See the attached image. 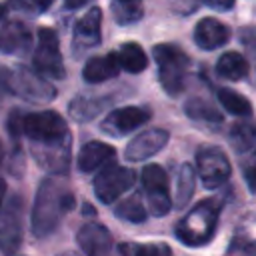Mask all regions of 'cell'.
Masks as SVG:
<instances>
[{"label":"cell","mask_w":256,"mask_h":256,"mask_svg":"<svg viewBox=\"0 0 256 256\" xmlns=\"http://www.w3.org/2000/svg\"><path fill=\"white\" fill-rule=\"evenodd\" d=\"M222 202L220 198H208L198 202L176 226V236L186 246H202L212 240L218 224Z\"/></svg>","instance_id":"6da1fadb"},{"label":"cell","mask_w":256,"mask_h":256,"mask_svg":"<svg viewBox=\"0 0 256 256\" xmlns=\"http://www.w3.org/2000/svg\"><path fill=\"white\" fill-rule=\"evenodd\" d=\"M72 208H74V194L52 178L44 180L38 190V200L34 210V228L38 230V234L52 230L58 224L60 216Z\"/></svg>","instance_id":"7a4b0ae2"},{"label":"cell","mask_w":256,"mask_h":256,"mask_svg":"<svg viewBox=\"0 0 256 256\" xmlns=\"http://www.w3.org/2000/svg\"><path fill=\"white\" fill-rule=\"evenodd\" d=\"M152 56L158 64V78L162 88L170 96L180 94L184 90L190 68V58L186 56V52L174 44H158L154 46Z\"/></svg>","instance_id":"3957f363"},{"label":"cell","mask_w":256,"mask_h":256,"mask_svg":"<svg viewBox=\"0 0 256 256\" xmlns=\"http://www.w3.org/2000/svg\"><path fill=\"white\" fill-rule=\"evenodd\" d=\"M0 84L30 102H48L56 96V88L46 82L40 74L30 72L26 68H16V70H0Z\"/></svg>","instance_id":"277c9868"},{"label":"cell","mask_w":256,"mask_h":256,"mask_svg":"<svg viewBox=\"0 0 256 256\" xmlns=\"http://www.w3.org/2000/svg\"><path fill=\"white\" fill-rule=\"evenodd\" d=\"M20 132L32 142H56L70 136L64 118L54 110L24 114L20 118Z\"/></svg>","instance_id":"5b68a950"},{"label":"cell","mask_w":256,"mask_h":256,"mask_svg":"<svg viewBox=\"0 0 256 256\" xmlns=\"http://www.w3.org/2000/svg\"><path fill=\"white\" fill-rule=\"evenodd\" d=\"M34 70L50 80H62L64 78V62L60 54L58 36L52 28H40L38 30V44L32 54Z\"/></svg>","instance_id":"8992f818"},{"label":"cell","mask_w":256,"mask_h":256,"mask_svg":"<svg viewBox=\"0 0 256 256\" xmlns=\"http://www.w3.org/2000/svg\"><path fill=\"white\" fill-rule=\"evenodd\" d=\"M134 184V172L118 164H106L94 178V194L100 202L112 204Z\"/></svg>","instance_id":"52a82bcc"},{"label":"cell","mask_w":256,"mask_h":256,"mask_svg":"<svg viewBox=\"0 0 256 256\" xmlns=\"http://www.w3.org/2000/svg\"><path fill=\"white\" fill-rule=\"evenodd\" d=\"M142 188L146 192L148 210L154 216H166L172 208L168 192V176L158 164H148L142 170Z\"/></svg>","instance_id":"ba28073f"},{"label":"cell","mask_w":256,"mask_h":256,"mask_svg":"<svg viewBox=\"0 0 256 256\" xmlns=\"http://www.w3.org/2000/svg\"><path fill=\"white\" fill-rule=\"evenodd\" d=\"M196 168L206 188H218L230 178V162L220 148L204 146L196 154Z\"/></svg>","instance_id":"9c48e42d"},{"label":"cell","mask_w":256,"mask_h":256,"mask_svg":"<svg viewBox=\"0 0 256 256\" xmlns=\"http://www.w3.org/2000/svg\"><path fill=\"white\" fill-rule=\"evenodd\" d=\"M150 112L140 106H126L112 110L100 124V130L108 136H126L128 132L140 128L144 122H148Z\"/></svg>","instance_id":"30bf717a"},{"label":"cell","mask_w":256,"mask_h":256,"mask_svg":"<svg viewBox=\"0 0 256 256\" xmlns=\"http://www.w3.org/2000/svg\"><path fill=\"white\" fill-rule=\"evenodd\" d=\"M168 142V132L162 128H150L144 130L142 134H138L136 138L130 140V144L124 150L126 160L130 162H142L150 156H154L156 152H160Z\"/></svg>","instance_id":"8fae6325"},{"label":"cell","mask_w":256,"mask_h":256,"mask_svg":"<svg viewBox=\"0 0 256 256\" xmlns=\"http://www.w3.org/2000/svg\"><path fill=\"white\" fill-rule=\"evenodd\" d=\"M100 26H102V10L90 8L74 26L72 36V48L78 52L90 50L100 44Z\"/></svg>","instance_id":"7c38bea8"},{"label":"cell","mask_w":256,"mask_h":256,"mask_svg":"<svg viewBox=\"0 0 256 256\" xmlns=\"http://www.w3.org/2000/svg\"><path fill=\"white\" fill-rule=\"evenodd\" d=\"M78 246L88 256H112V236L110 232L96 222L84 224L78 230Z\"/></svg>","instance_id":"4fadbf2b"},{"label":"cell","mask_w":256,"mask_h":256,"mask_svg":"<svg viewBox=\"0 0 256 256\" xmlns=\"http://www.w3.org/2000/svg\"><path fill=\"white\" fill-rule=\"evenodd\" d=\"M230 38V30L216 18H202L194 28V42L202 50H216L226 44Z\"/></svg>","instance_id":"5bb4252c"},{"label":"cell","mask_w":256,"mask_h":256,"mask_svg":"<svg viewBox=\"0 0 256 256\" xmlns=\"http://www.w3.org/2000/svg\"><path fill=\"white\" fill-rule=\"evenodd\" d=\"M120 72V64H118V56L116 54H104V56H94L84 64L82 76L86 82L90 84H98V82H106L110 78H116Z\"/></svg>","instance_id":"9a60e30c"},{"label":"cell","mask_w":256,"mask_h":256,"mask_svg":"<svg viewBox=\"0 0 256 256\" xmlns=\"http://www.w3.org/2000/svg\"><path fill=\"white\" fill-rule=\"evenodd\" d=\"M112 158H114V148L110 144L92 140L82 146V150L78 154V168L82 172H94L96 168L106 166Z\"/></svg>","instance_id":"2e32d148"},{"label":"cell","mask_w":256,"mask_h":256,"mask_svg":"<svg viewBox=\"0 0 256 256\" xmlns=\"http://www.w3.org/2000/svg\"><path fill=\"white\" fill-rule=\"evenodd\" d=\"M216 72H218L220 78L236 82V80H242V78L248 74V62H246L244 56H240L238 52H224V54L218 58Z\"/></svg>","instance_id":"e0dca14e"},{"label":"cell","mask_w":256,"mask_h":256,"mask_svg":"<svg viewBox=\"0 0 256 256\" xmlns=\"http://www.w3.org/2000/svg\"><path fill=\"white\" fill-rule=\"evenodd\" d=\"M228 140H230L232 148H234L238 154L252 150V148H254V144H256V124H254V122H250V120L234 122V124H232V128H230Z\"/></svg>","instance_id":"ac0fdd59"},{"label":"cell","mask_w":256,"mask_h":256,"mask_svg":"<svg viewBox=\"0 0 256 256\" xmlns=\"http://www.w3.org/2000/svg\"><path fill=\"white\" fill-rule=\"evenodd\" d=\"M116 56H118V64H120V68L132 72V74L142 72V70L146 68V64H148L144 50H142L136 42H126V44L120 48V52H118Z\"/></svg>","instance_id":"d6986e66"},{"label":"cell","mask_w":256,"mask_h":256,"mask_svg":"<svg viewBox=\"0 0 256 256\" xmlns=\"http://www.w3.org/2000/svg\"><path fill=\"white\" fill-rule=\"evenodd\" d=\"M184 110H186V114H188V118H192V120H196V122H222V114L214 108V104L210 102V100H206V98H198V96H194V98H190L188 102H186V106H184Z\"/></svg>","instance_id":"ffe728a7"},{"label":"cell","mask_w":256,"mask_h":256,"mask_svg":"<svg viewBox=\"0 0 256 256\" xmlns=\"http://www.w3.org/2000/svg\"><path fill=\"white\" fill-rule=\"evenodd\" d=\"M106 98H88V96H78L76 100L70 102V116L78 122H86L90 118H94L104 106H106Z\"/></svg>","instance_id":"44dd1931"},{"label":"cell","mask_w":256,"mask_h":256,"mask_svg":"<svg viewBox=\"0 0 256 256\" xmlns=\"http://www.w3.org/2000/svg\"><path fill=\"white\" fill-rule=\"evenodd\" d=\"M194 194V168L182 164L176 174V208H184Z\"/></svg>","instance_id":"7402d4cb"},{"label":"cell","mask_w":256,"mask_h":256,"mask_svg":"<svg viewBox=\"0 0 256 256\" xmlns=\"http://www.w3.org/2000/svg\"><path fill=\"white\" fill-rule=\"evenodd\" d=\"M110 10L118 24H132L142 16V0H110Z\"/></svg>","instance_id":"603a6c76"},{"label":"cell","mask_w":256,"mask_h":256,"mask_svg":"<svg viewBox=\"0 0 256 256\" xmlns=\"http://www.w3.org/2000/svg\"><path fill=\"white\" fill-rule=\"evenodd\" d=\"M218 100L224 106V110L234 116H250L252 114V104L236 90H230V88L218 90Z\"/></svg>","instance_id":"cb8c5ba5"},{"label":"cell","mask_w":256,"mask_h":256,"mask_svg":"<svg viewBox=\"0 0 256 256\" xmlns=\"http://www.w3.org/2000/svg\"><path fill=\"white\" fill-rule=\"evenodd\" d=\"M30 42V34L26 30V26H22L20 22H12L4 28V44L8 52H22L26 50Z\"/></svg>","instance_id":"d4e9b609"},{"label":"cell","mask_w":256,"mask_h":256,"mask_svg":"<svg viewBox=\"0 0 256 256\" xmlns=\"http://www.w3.org/2000/svg\"><path fill=\"white\" fill-rule=\"evenodd\" d=\"M116 216L122 218V220H128V222H134V224H140L148 218V212L144 208V204L140 202L138 196H130L128 200L120 202L116 206Z\"/></svg>","instance_id":"484cf974"},{"label":"cell","mask_w":256,"mask_h":256,"mask_svg":"<svg viewBox=\"0 0 256 256\" xmlns=\"http://www.w3.org/2000/svg\"><path fill=\"white\" fill-rule=\"evenodd\" d=\"M54 0H10V6L16 8L18 12L26 14H42L44 10L50 8Z\"/></svg>","instance_id":"4316f807"},{"label":"cell","mask_w":256,"mask_h":256,"mask_svg":"<svg viewBox=\"0 0 256 256\" xmlns=\"http://www.w3.org/2000/svg\"><path fill=\"white\" fill-rule=\"evenodd\" d=\"M132 256H172V252L166 244H144L136 246Z\"/></svg>","instance_id":"83f0119b"},{"label":"cell","mask_w":256,"mask_h":256,"mask_svg":"<svg viewBox=\"0 0 256 256\" xmlns=\"http://www.w3.org/2000/svg\"><path fill=\"white\" fill-rule=\"evenodd\" d=\"M240 42L250 56H256V28L254 26H244L240 30Z\"/></svg>","instance_id":"f1b7e54d"},{"label":"cell","mask_w":256,"mask_h":256,"mask_svg":"<svg viewBox=\"0 0 256 256\" xmlns=\"http://www.w3.org/2000/svg\"><path fill=\"white\" fill-rule=\"evenodd\" d=\"M170 2V8L180 14V16H188L192 12H196V8L200 6L202 0H168Z\"/></svg>","instance_id":"f546056e"},{"label":"cell","mask_w":256,"mask_h":256,"mask_svg":"<svg viewBox=\"0 0 256 256\" xmlns=\"http://www.w3.org/2000/svg\"><path fill=\"white\" fill-rule=\"evenodd\" d=\"M244 176H246L250 190H256V156L250 158V162L244 166Z\"/></svg>","instance_id":"4dcf8cb0"},{"label":"cell","mask_w":256,"mask_h":256,"mask_svg":"<svg viewBox=\"0 0 256 256\" xmlns=\"http://www.w3.org/2000/svg\"><path fill=\"white\" fill-rule=\"evenodd\" d=\"M202 2H206L210 8H214V10H230L232 6H234V0H202Z\"/></svg>","instance_id":"1f68e13d"},{"label":"cell","mask_w":256,"mask_h":256,"mask_svg":"<svg viewBox=\"0 0 256 256\" xmlns=\"http://www.w3.org/2000/svg\"><path fill=\"white\" fill-rule=\"evenodd\" d=\"M90 0H64V8L66 10H76V8H80V6H84V4H88Z\"/></svg>","instance_id":"d6a6232c"},{"label":"cell","mask_w":256,"mask_h":256,"mask_svg":"<svg viewBox=\"0 0 256 256\" xmlns=\"http://www.w3.org/2000/svg\"><path fill=\"white\" fill-rule=\"evenodd\" d=\"M240 256H256V242H250V244H246V246L242 248Z\"/></svg>","instance_id":"836d02e7"},{"label":"cell","mask_w":256,"mask_h":256,"mask_svg":"<svg viewBox=\"0 0 256 256\" xmlns=\"http://www.w3.org/2000/svg\"><path fill=\"white\" fill-rule=\"evenodd\" d=\"M4 196H6V182L0 178V206H2V202H4Z\"/></svg>","instance_id":"e575fe53"},{"label":"cell","mask_w":256,"mask_h":256,"mask_svg":"<svg viewBox=\"0 0 256 256\" xmlns=\"http://www.w3.org/2000/svg\"><path fill=\"white\" fill-rule=\"evenodd\" d=\"M84 212H86V214H92L94 210H92V206H88V204H86V206H84Z\"/></svg>","instance_id":"d590c367"},{"label":"cell","mask_w":256,"mask_h":256,"mask_svg":"<svg viewBox=\"0 0 256 256\" xmlns=\"http://www.w3.org/2000/svg\"><path fill=\"white\" fill-rule=\"evenodd\" d=\"M4 14H6V8L0 4V18H4Z\"/></svg>","instance_id":"8d00e7d4"},{"label":"cell","mask_w":256,"mask_h":256,"mask_svg":"<svg viewBox=\"0 0 256 256\" xmlns=\"http://www.w3.org/2000/svg\"><path fill=\"white\" fill-rule=\"evenodd\" d=\"M0 162H2V144H0Z\"/></svg>","instance_id":"74e56055"}]
</instances>
